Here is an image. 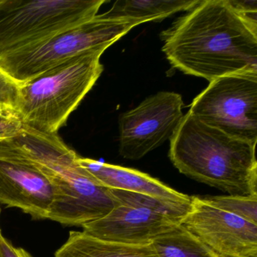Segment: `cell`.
<instances>
[{
    "mask_svg": "<svg viewBox=\"0 0 257 257\" xmlns=\"http://www.w3.org/2000/svg\"><path fill=\"white\" fill-rule=\"evenodd\" d=\"M180 222V219L149 207L119 204L104 217L82 228L84 232L101 240L143 246L152 244Z\"/></svg>",
    "mask_w": 257,
    "mask_h": 257,
    "instance_id": "9c48e42d",
    "label": "cell"
},
{
    "mask_svg": "<svg viewBox=\"0 0 257 257\" xmlns=\"http://www.w3.org/2000/svg\"><path fill=\"white\" fill-rule=\"evenodd\" d=\"M55 257H158L151 244L127 245L107 241L82 231H71Z\"/></svg>",
    "mask_w": 257,
    "mask_h": 257,
    "instance_id": "4fadbf2b",
    "label": "cell"
},
{
    "mask_svg": "<svg viewBox=\"0 0 257 257\" xmlns=\"http://www.w3.org/2000/svg\"><path fill=\"white\" fill-rule=\"evenodd\" d=\"M55 195L52 180L37 168L0 157V204L17 207L33 219H48Z\"/></svg>",
    "mask_w": 257,
    "mask_h": 257,
    "instance_id": "8fae6325",
    "label": "cell"
},
{
    "mask_svg": "<svg viewBox=\"0 0 257 257\" xmlns=\"http://www.w3.org/2000/svg\"><path fill=\"white\" fill-rule=\"evenodd\" d=\"M142 22L97 15L39 41L0 53V67L22 85L75 57L107 49Z\"/></svg>",
    "mask_w": 257,
    "mask_h": 257,
    "instance_id": "277c9868",
    "label": "cell"
},
{
    "mask_svg": "<svg viewBox=\"0 0 257 257\" xmlns=\"http://www.w3.org/2000/svg\"><path fill=\"white\" fill-rule=\"evenodd\" d=\"M105 0H0V53L97 16Z\"/></svg>",
    "mask_w": 257,
    "mask_h": 257,
    "instance_id": "5b68a950",
    "label": "cell"
},
{
    "mask_svg": "<svg viewBox=\"0 0 257 257\" xmlns=\"http://www.w3.org/2000/svg\"><path fill=\"white\" fill-rule=\"evenodd\" d=\"M228 4L247 22L257 26L256 0H228Z\"/></svg>",
    "mask_w": 257,
    "mask_h": 257,
    "instance_id": "d6986e66",
    "label": "cell"
},
{
    "mask_svg": "<svg viewBox=\"0 0 257 257\" xmlns=\"http://www.w3.org/2000/svg\"><path fill=\"white\" fill-rule=\"evenodd\" d=\"M106 49L75 57L20 85L15 113L25 127L55 135L103 73Z\"/></svg>",
    "mask_w": 257,
    "mask_h": 257,
    "instance_id": "3957f363",
    "label": "cell"
},
{
    "mask_svg": "<svg viewBox=\"0 0 257 257\" xmlns=\"http://www.w3.org/2000/svg\"><path fill=\"white\" fill-rule=\"evenodd\" d=\"M118 204L110 189L82 168L71 180L57 185L48 219L67 226L82 227L104 217Z\"/></svg>",
    "mask_w": 257,
    "mask_h": 257,
    "instance_id": "30bf717a",
    "label": "cell"
},
{
    "mask_svg": "<svg viewBox=\"0 0 257 257\" xmlns=\"http://www.w3.org/2000/svg\"><path fill=\"white\" fill-rule=\"evenodd\" d=\"M205 199L214 207L257 224V194L245 196L231 195L215 196Z\"/></svg>",
    "mask_w": 257,
    "mask_h": 257,
    "instance_id": "2e32d148",
    "label": "cell"
},
{
    "mask_svg": "<svg viewBox=\"0 0 257 257\" xmlns=\"http://www.w3.org/2000/svg\"><path fill=\"white\" fill-rule=\"evenodd\" d=\"M77 163L97 183L108 189L142 194L171 205L190 209L192 197L168 187L148 174L79 156Z\"/></svg>",
    "mask_w": 257,
    "mask_h": 257,
    "instance_id": "7c38bea8",
    "label": "cell"
},
{
    "mask_svg": "<svg viewBox=\"0 0 257 257\" xmlns=\"http://www.w3.org/2000/svg\"><path fill=\"white\" fill-rule=\"evenodd\" d=\"M151 245L158 257H219L180 225L158 237Z\"/></svg>",
    "mask_w": 257,
    "mask_h": 257,
    "instance_id": "9a60e30c",
    "label": "cell"
},
{
    "mask_svg": "<svg viewBox=\"0 0 257 257\" xmlns=\"http://www.w3.org/2000/svg\"><path fill=\"white\" fill-rule=\"evenodd\" d=\"M183 106L180 94L159 91L121 114L118 121L120 156L139 160L170 141L184 116Z\"/></svg>",
    "mask_w": 257,
    "mask_h": 257,
    "instance_id": "52a82bcc",
    "label": "cell"
},
{
    "mask_svg": "<svg viewBox=\"0 0 257 257\" xmlns=\"http://www.w3.org/2000/svg\"><path fill=\"white\" fill-rule=\"evenodd\" d=\"M0 257H33L26 249L16 247L7 240L0 231Z\"/></svg>",
    "mask_w": 257,
    "mask_h": 257,
    "instance_id": "ffe728a7",
    "label": "cell"
},
{
    "mask_svg": "<svg viewBox=\"0 0 257 257\" xmlns=\"http://www.w3.org/2000/svg\"><path fill=\"white\" fill-rule=\"evenodd\" d=\"M162 51L174 68L211 82L257 72V26L228 0H203L162 34Z\"/></svg>",
    "mask_w": 257,
    "mask_h": 257,
    "instance_id": "6da1fadb",
    "label": "cell"
},
{
    "mask_svg": "<svg viewBox=\"0 0 257 257\" xmlns=\"http://www.w3.org/2000/svg\"><path fill=\"white\" fill-rule=\"evenodd\" d=\"M249 257H257V255H251V256Z\"/></svg>",
    "mask_w": 257,
    "mask_h": 257,
    "instance_id": "603a6c76",
    "label": "cell"
},
{
    "mask_svg": "<svg viewBox=\"0 0 257 257\" xmlns=\"http://www.w3.org/2000/svg\"><path fill=\"white\" fill-rule=\"evenodd\" d=\"M200 0H118L103 13L107 17L138 21H161L179 12L189 11Z\"/></svg>",
    "mask_w": 257,
    "mask_h": 257,
    "instance_id": "5bb4252c",
    "label": "cell"
},
{
    "mask_svg": "<svg viewBox=\"0 0 257 257\" xmlns=\"http://www.w3.org/2000/svg\"><path fill=\"white\" fill-rule=\"evenodd\" d=\"M1 212H2V209H1V207H0V216H1ZM0 231H1V228H0Z\"/></svg>",
    "mask_w": 257,
    "mask_h": 257,
    "instance_id": "7402d4cb",
    "label": "cell"
},
{
    "mask_svg": "<svg viewBox=\"0 0 257 257\" xmlns=\"http://www.w3.org/2000/svg\"><path fill=\"white\" fill-rule=\"evenodd\" d=\"M19 90L20 85L0 67V108L15 113Z\"/></svg>",
    "mask_w": 257,
    "mask_h": 257,
    "instance_id": "e0dca14e",
    "label": "cell"
},
{
    "mask_svg": "<svg viewBox=\"0 0 257 257\" xmlns=\"http://www.w3.org/2000/svg\"><path fill=\"white\" fill-rule=\"evenodd\" d=\"M8 113H14V112H10V111L5 110V109H3L0 108V115H4V114H8ZM16 114V113H15Z\"/></svg>",
    "mask_w": 257,
    "mask_h": 257,
    "instance_id": "44dd1931",
    "label": "cell"
},
{
    "mask_svg": "<svg viewBox=\"0 0 257 257\" xmlns=\"http://www.w3.org/2000/svg\"><path fill=\"white\" fill-rule=\"evenodd\" d=\"M188 112L230 136L257 144V72L211 81Z\"/></svg>",
    "mask_w": 257,
    "mask_h": 257,
    "instance_id": "8992f818",
    "label": "cell"
},
{
    "mask_svg": "<svg viewBox=\"0 0 257 257\" xmlns=\"http://www.w3.org/2000/svg\"><path fill=\"white\" fill-rule=\"evenodd\" d=\"M255 146L187 112L170 140L169 157L184 175L231 195L245 196L257 194Z\"/></svg>",
    "mask_w": 257,
    "mask_h": 257,
    "instance_id": "7a4b0ae2",
    "label": "cell"
},
{
    "mask_svg": "<svg viewBox=\"0 0 257 257\" xmlns=\"http://www.w3.org/2000/svg\"><path fill=\"white\" fill-rule=\"evenodd\" d=\"M180 225L219 257L257 255V224L192 197L190 209Z\"/></svg>",
    "mask_w": 257,
    "mask_h": 257,
    "instance_id": "ba28073f",
    "label": "cell"
},
{
    "mask_svg": "<svg viewBox=\"0 0 257 257\" xmlns=\"http://www.w3.org/2000/svg\"><path fill=\"white\" fill-rule=\"evenodd\" d=\"M25 126L15 113L0 115V142L11 141L22 135Z\"/></svg>",
    "mask_w": 257,
    "mask_h": 257,
    "instance_id": "ac0fdd59",
    "label": "cell"
}]
</instances>
